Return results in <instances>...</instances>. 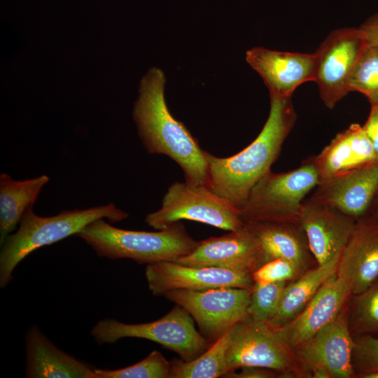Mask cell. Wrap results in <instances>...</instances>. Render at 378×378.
Here are the masks:
<instances>
[{
  "mask_svg": "<svg viewBox=\"0 0 378 378\" xmlns=\"http://www.w3.org/2000/svg\"><path fill=\"white\" fill-rule=\"evenodd\" d=\"M291 97L270 96L268 118L255 139L228 158L205 151L208 163L206 186L240 209L255 184L276 160L296 120Z\"/></svg>",
  "mask_w": 378,
  "mask_h": 378,
  "instance_id": "6da1fadb",
  "label": "cell"
},
{
  "mask_svg": "<svg viewBox=\"0 0 378 378\" xmlns=\"http://www.w3.org/2000/svg\"><path fill=\"white\" fill-rule=\"evenodd\" d=\"M162 71L151 68L142 78L132 111L139 136L150 154L164 155L181 168L187 183L206 186L205 150L185 125L170 113L164 95Z\"/></svg>",
  "mask_w": 378,
  "mask_h": 378,
  "instance_id": "7a4b0ae2",
  "label": "cell"
},
{
  "mask_svg": "<svg viewBox=\"0 0 378 378\" xmlns=\"http://www.w3.org/2000/svg\"><path fill=\"white\" fill-rule=\"evenodd\" d=\"M128 214L113 203L85 209L63 211L56 216L42 217L32 206L24 214L18 230L9 234L1 244L0 286L6 287L13 279L16 266L30 253L71 235H76L86 225L106 218L110 223L122 220Z\"/></svg>",
  "mask_w": 378,
  "mask_h": 378,
  "instance_id": "3957f363",
  "label": "cell"
},
{
  "mask_svg": "<svg viewBox=\"0 0 378 378\" xmlns=\"http://www.w3.org/2000/svg\"><path fill=\"white\" fill-rule=\"evenodd\" d=\"M76 236L99 257L128 258L147 265L176 261L189 254L197 244L180 222L158 232H146L118 228L100 218L86 225Z\"/></svg>",
  "mask_w": 378,
  "mask_h": 378,
  "instance_id": "277c9868",
  "label": "cell"
},
{
  "mask_svg": "<svg viewBox=\"0 0 378 378\" xmlns=\"http://www.w3.org/2000/svg\"><path fill=\"white\" fill-rule=\"evenodd\" d=\"M319 183L314 162L288 172L270 171L255 184L240 207L241 218L245 223H299L304 197Z\"/></svg>",
  "mask_w": 378,
  "mask_h": 378,
  "instance_id": "5b68a950",
  "label": "cell"
},
{
  "mask_svg": "<svg viewBox=\"0 0 378 378\" xmlns=\"http://www.w3.org/2000/svg\"><path fill=\"white\" fill-rule=\"evenodd\" d=\"M91 335L99 344L127 337L148 340L174 351L185 361L196 358L211 344L196 329L192 316L177 304L163 317L149 323L100 320L92 328Z\"/></svg>",
  "mask_w": 378,
  "mask_h": 378,
  "instance_id": "8992f818",
  "label": "cell"
},
{
  "mask_svg": "<svg viewBox=\"0 0 378 378\" xmlns=\"http://www.w3.org/2000/svg\"><path fill=\"white\" fill-rule=\"evenodd\" d=\"M181 220H194L230 232L246 226L239 209L206 186L175 182L164 195L161 208L147 215L146 222L161 230Z\"/></svg>",
  "mask_w": 378,
  "mask_h": 378,
  "instance_id": "52a82bcc",
  "label": "cell"
},
{
  "mask_svg": "<svg viewBox=\"0 0 378 378\" xmlns=\"http://www.w3.org/2000/svg\"><path fill=\"white\" fill-rule=\"evenodd\" d=\"M251 288L221 287L204 290H174L162 296L184 308L211 343L248 316Z\"/></svg>",
  "mask_w": 378,
  "mask_h": 378,
  "instance_id": "ba28073f",
  "label": "cell"
},
{
  "mask_svg": "<svg viewBox=\"0 0 378 378\" xmlns=\"http://www.w3.org/2000/svg\"><path fill=\"white\" fill-rule=\"evenodd\" d=\"M367 47L359 28L345 27L330 32L314 52V81L328 108H332L349 92V78Z\"/></svg>",
  "mask_w": 378,
  "mask_h": 378,
  "instance_id": "9c48e42d",
  "label": "cell"
},
{
  "mask_svg": "<svg viewBox=\"0 0 378 378\" xmlns=\"http://www.w3.org/2000/svg\"><path fill=\"white\" fill-rule=\"evenodd\" d=\"M291 350L267 323L248 316L231 328L226 353L229 374L244 367L287 372L294 364Z\"/></svg>",
  "mask_w": 378,
  "mask_h": 378,
  "instance_id": "30bf717a",
  "label": "cell"
},
{
  "mask_svg": "<svg viewBox=\"0 0 378 378\" xmlns=\"http://www.w3.org/2000/svg\"><path fill=\"white\" fill-rule=\"evenodd\" d=\"M145 276L156 296L174 290H204L221 287L251 288L252 274L217 267H192L175 261L148 264Z\"/></svg>",
  "mask_w": 378,
  "mask_h": 378,
  "instance_id": "8fae6325",
  "label": "cell"
},
{
  "mask_svg": "<svg viewBox=\"0 0 378 378\" xmlns=\"http://www.w3.org/2000/svg\"><path fill=\"white\" fill-rule=\"evenodd\" d=\"M175 262L188 266L217 267L251 274L264 263L257 238L246 223L241 230L197 241L189 254Z\"/></svg>",
  "mask_w": 378,
  "mask_h": 378,
  "instance_id": "7c38bea8",
  "label": "cell"
},
{
  "mask_svg": "<svg viewBox=\"0 0 378 378\" xmlns=\"http://www.w3.org/2000/svg\"><path fill=\"white\" fill-rule=\"evenodd\" d=\"M336 276L358 294L378 280V210L370 209L356 223L343 250Z\"/></svg>",
  "mask_w": 378,
  "mask_h": 378,
  "instance_id": "4fadbf2b",
  "label": "cell"
},
{
  "mask_svg": "<svg viewBox=\"0 0 378 378\" xmlns=\"http://www.w3.org/2000/svg\"><path fill=\"white\" fill-rule=\"evenodd\" d=\"M299 223L318 265L341 256L356 225L351 217L314 200L302 204Z\"/></svg>",
  "mask_w": 378,
  "mask_h": 378,
  "instance_id": "5bb4252c",
  "label": "cell"
},
{
  "mask_svg": "<svg viewBox=\"0 0 378 378\" xmlns=\"http://www.w3.org/2000/svg\"><path fill=\"white\" fill-rule=\"evenodd\" d=\"M354 340L348 317L340 313L310 340L298 347V356L309 370L323 368L331 377L348 378L354 374L352 355Z\"/></svg>",
  "mask_w": 378,
  "mask_h": 378,
  "instance_id": "9a60e30c",
  "label": "cell"
},
{
  "mask_svg": "<svg viewBox=\"0 0 378 378\" xmlns=\"http://www.w3.org/2000/svg\"><path fill=\"white\" fill-rule=\"evenodd\" d=\"M312 200L328 204L351 218H360L378 193V160L319 183Z\"/></svg>",
  "mask_w": 378,
  "mask_h": 378,
  "instance_id": "2e32d148",
  "label": "cell"
},
{
  "mask_svg": "<svg viewBox=\"0 0 378 378\" xmlns=\"http://www.w3.org/2000/svg\"><path fill=\"white\" fill-rule=\"evenodd\" d=\"M246 60L270 90V96L291 97L301 84L314 80L315 55L253 48Z\"/></svg>",
  "mask_w": 378,
  "mask_h": 378,
  "instance_id": "e0dca14e",
  "label": "cell"
},
{
  "mask_svg": "<svg viewBox=\"0 0 378 378\" xmlns=\"http://www.w3.org/2000/svg\"><path fill=\"white\" fill-rule=\"evenodd\" d=\"M351 295L346 282L333 275L294 319L275 330L290 349H296L332 321Z\"/></svg>",
  "mask_w": 378,
  "mask_h": 378,
  "instance_id": "ac0fdd59",
  "label": "cell"
},
{
  "mask_svg": "<svg viewBox=\"0 0 378 378\" xmlns=\"http://www.w3.org/2000/svg\"><path fill=\"white\" fill-rule=\"evenodd\" d=\"M25 352V377L98 378L95 368L60 350L36 326L27 331Z\"/></svg>",
  "mask_w": 378,
  "mask_h": 378,
  "instance_id": "d6986e66",
  "label": "cell"
},
{
  "mask_svg": "<svg viewBox=\"0 0 378 378\" xmlns=\"http://www.w3.org/2000/svg\"><path fill=\"white\" fill-rule=\"evenodd\" d=\"M377 160L371 141L359 124L338 133L315 158L320 182Z\"/></svg>",
  "mask_w": 378,
  "mask_h": 378,
  "instance_id": "ffe728a7",
  "label": "cell"
},
{
  "mask_svg": "<svg viewBox=\"0 0 378 378\" xmlns=\"http://www.w3.org/2000/svg\"><path fill=\"white\" fill-rule=\"evenodd\" d=\"M49 177L41 175L23 181L13 179L6 173L0 175V243L20 223L24 214L36 201Z\"/></svg>",
  "mask_w": 378,
  "mask_h": 378,
  "instance_id": "44dd1931",
  "label": "cell"
},
{
  "mask_svg": "<svg viewBox=\"0 0 378 378\" xmlns=\"http://www.w3.org/2000/svg\"><path fill=\"white\" fill-rule=\"evenodd\" d=\"M340 257L327 264L318 265L305 273L298 281L286 286L278 311L267 323L276 330L294 319L307 306L321 286L337 272Z\"/></svg>",
  "mask_w": 378,
  "mask_h": 378,
  "instance_id": "7402d4cb",
  "label": "cell"
},
{
  "mask_svg": "<svg viewBox=\"0 0 378 378\" xmlns=\"http://www.w3.org/2000/svg\"><path fill=\"white\" fill-rule=\"evenodd\" d=\"M246 224L257 238L264 263L281 258L303 267L304 246L297 233L287 225L288 223L258 221Z\"/></svg>",
  "mask_w": 378,
  "mask_h": 378,
  "instance_id": "603a6c76",
  "label": "cell"
},
{
  "mask_svg": "<svg viewBox=\"0 0 378 378\" xmlns=\"http://www.w3.org/2000/svg\"><path fill=\"white\" fill-rule=\"evenodd\" d=\"M231 328L212 342L196 358L185 361L174 359L171 363V378H217L229 374L226 353L230 344Z\"/></svg>",
  "mask_w": 378,
  "mask_h": 378,
  "instance_id": "cb8c5ba5",
  "label": "cell"
},
{
  "mask_svg": "<svg viewBox=\"0 0 378 378\" xmlns=\"http://www.w3.org/2000/svg\"><path fill=\"white\" fill-rule=\"evenodd\" d=\"M349 91L364 94L378 104V46H368L358 59L348 83Z\"/></svg>",
  "mask_w": 378,
  "mask_h": 378,
  "instance_id": "d4e9b609",
  "label": "cell"
},
{
  "mask_svg": "<svg viewBox=\"0 0 378 378\" xmlns=\"http://www.w3.org/2000/svg\"><path fill=\"white\" fill-rule=\"evenodd\" d=\"M354 295L351 310L354 330L361 335H378V280Z\"/></svg>",
  "mask_w": 378,
  "mask_h": 378,
  "instance_id": "484cf974",
  "label": "cell"
},
{
  "mask_svg": "<svg viewBox=\"0 0 378 378\" xmlns=\"http://www.w3.org/2000/svg\"><path fill=\"white\" fill-rule=\"evenodd\" d=\"M286 282L254 283L247 309L248 316L255 321L268 323L278 311Z\"/></svg>",
  "mask_w": 378,
  "mask_h": 378,
  "instance_id": "4316f807",
  "label": "cell"
},
{
  "mask_svg": "<svg viewBox=\"0 0 378 378\" xmlns=\"http://www.w3.org/2000/svg\"><path fill=\"white\" fill-rule=\"evenodd\" d=\"M171 363L158 351H153L142 360L126 368L95 369L98 378H169Z\"/></svg>",
  "mask_w": 378,
  "mask_h": 378,
  "instance_id": "83f0119b",
  "label": "cell"
},
{
  "mask_svg": "<svg viewBox=\"0 0 378 378\" xmlns=\"http://www.w3.org/2000/svg\"><path fill=\"white\" fill-rule=\"evenodd\" d=\"M352 363L358 372L363 375L378 370V337L360 335L354 340Z\"/></svg>",
  "mask_w": 378,
  "mask_h": 378,
  "instance_id": "f1b7e54d",
  "label": "cell"
},
{
  "mask_svg": "<svg viewBox=\"0 0 378 378\" xmlns=\"http://www.w3.org/2000/svg\"><path fill=\"white\" fill-rule=\"evenodd\" d=\"M301 268L292 261L276 258L260 265L252 272V278L258 284L287 281L296 276Z\"/></svg>",
  "mask_w": 378,
  "mask_h": 378,
  "instance_id": "f546056e",
  "label": "cell"
},
{
  "mask_svg": "<svg viewBox=\"0 0 378 378\" xmlns=\"http://www.w3.org/2000/svg\"><path fill=\"white\" fill-rule=\"evenodd\" d=\"M372 143L378 160V104H372L365 123L362 126Z\"/></svg>",
  "mask_w": 378,
  "mask_h": 378,
  "instance_id": "4dcf8cb0",
  "label": "cell"
},
{
  "mask_svg": "<svg viewBox=\"0 0 378 378\" xmlns=\"http://www.w3.org/2000/svg\"><path fill=\"white\" fill-rule=\"evenodd\" d=\"M359 29L365 36L368 46H378V14L368 19Z\"/></svg>",
  "mask_w": 378,
  "mask_h": 378,
  "instance_id": "1f68e13d",
  "label": "cell"
},
{
  "mask_svg": "<svg viewBox=\"0 0 378 378\" xmlns=\"http://www.w3.org/2000/svg\"><path fill=\"white\" fill-rule=\"evenodd\" d=\"M274 375L272 370L260 367H244L241 368L239 373L230 372L227 377L239 378H265Z\"/></svg>",
  "mask_w": 378,
  "mask_h": 378,
  "instance_id": "d6a6232c",
  "label": "cell"
},
{
  "mask_svg": "<svg viewBox=\"0 0 378 378\" xmlns=\"http://www.w3.org/2000/svg\"><path fill=\"white\" fill-rule=\"evenodd\" d=\"M312 377L315 378H328L332 377L330 372L323 368H315L311 370Z\"/></svg>",
  "mask_w": 378,
  "mask_h": 378,
  "instance_id": "836d02e7",
  "label": "cell"
},
{
  "mask_svg": "<svg viewBox=\"0 0 378 378\" xmlns=\"http://www.w3.org/2000/svg\"><path fill=\"white\" fill-rule=\"evenodd\" d=\"M362 378H378V370L367 373L361 377Z\"/></svg>",
  "mask_w": 378,
  "mask_h": 378,
  "instance_id": "e575fe53",
  "label": "cell"
},
{
  "mask_svg": "<svg viewBox=\"0 0 378 378\" xmlns=\"http://www.w3.org/2000/svg\"><path fill=\"white\" fill-rule=\"evenodd\" d=\"M374 200H376V208L378 210V193L374 199Z\"/></svg>",
  "mask_w": 378,
  "mask_h": 378,
  "instance_id": "d590c367",
  "label": "cell"
}]
</instances>
